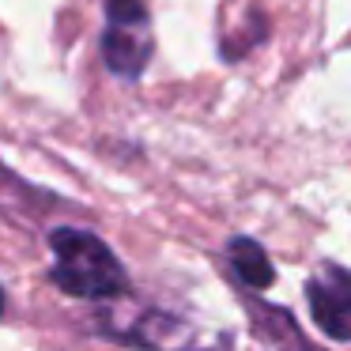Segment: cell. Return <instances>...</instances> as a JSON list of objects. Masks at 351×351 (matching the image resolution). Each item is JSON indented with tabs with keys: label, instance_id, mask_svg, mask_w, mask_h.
<instances>
[{
	"label": "cell",
	"instance_id": "obj_1",
	"mask_svg": "<svg viewBox=\"0 0 351 351\" xmlns=\"http://www.w3.org/2000/svg\"><path fill=\"white\" fill-rule=\"evenodd\" d=\"M53 272L49 280L72 298H117L129 291V272L106 242L91 230L57 227L49 234Z\"/></svg>",
	"mask_w": 351,
	"mask_h": 351
},
{
	"label": "cell",
	"instance_id": "obj_2",
	"mask_svg": "<svg viewBox=\"0 0 351 351\" xmlns=\"http://www.w3.org/2000/svg\"><path fill=\"white\" fill-rule=\"evenodd\" d=\"M152 53L155 38L144 0H106V34H102L106 69L121 80H140Z\"/></svg>",
	"mask_w": 351,
	"mask_h": 351
},
{
	"label": "cell",
	"instance_id": "obj_3",
	"mask_svg": "<svg viewBox=\"0 0 351 351\" xmlns=\"http://www.w3.org/2000/svg\"><path fill=\"white\" fill-rule=\"evenodd\" d=\"M306 298H310V313L317 328L328 340H351V272L332 261L317 268L306 283Z\"/></svg>",
	"mask_w": 351,
	"mask_h": 351
},
{
	"label": "cell",
	"instance_id": "obj_4",
	"mask_svg": "<svg viewBox=\"0 0 351 351\" xmlns=\"http://www.w3.org/2000/svg\"><path fill=\"white\" fill-rule=\"evenodd\" d=\"M129 340L147 351H227L230 348L227 336L208 343L204 332H197L189 321L174 317V313H147L144 321L132 325Z\"/></svg>",
	"mask_w": 351,
	"mask_h": 351
},
{
	"label": "cell",
	"instance_id": "obj_5",
	"mask_svg": "<svg viewBox=\"0 0 351 351\" xmlns=\"http://www.w3.org/2000/svg\"><path fill=\"white\" fill-rule=\"evenodd\" d=\"M245 310H250V317H253V332H257V340H265L272 351H313L310 340L298 332L295 317H291L287 310L253 302V298H245Z\"/></svg>",
	"mask_w": 351,
	"mask_h": 351
},
{
	"label": "cell",
	"instance_id": "obj_6",
	"mask_svg": "<svg viewBox=\"0 0 351 351\" xmlns=\"http://www.w3.org/2000/svg\"><path fill=\"white\" fill-rule=\"evenodd\" d=\"M227 257H230V268H234V276L245 283V287L261 291V287H268V283L276 280L272 261H268V253L261 250L253 238H230Z\"/></svg>",
	"mask_w": 351,
	"mask_h": 351
},
{
	"label": "cell",
	"instance_id": "obj_7",
	"mask_svg": "<svg viewBox=\"0 0 351 351\" xmlns=\"http://www.w3.org/2000/svg\"><path fill=\"white\" fill-rule=\"evenodd\" d=\"M0 313H4V291H0Z\"/></svg>",
	"mask_w": 351,
	"mask_h": 351
}]
</instances>
